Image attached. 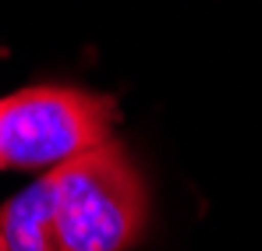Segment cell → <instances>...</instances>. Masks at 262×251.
I'll return each instance as SVG.
<instances>
[{
    "mask_svg": "<svg viewBox=\"0 0 262 251\" xmlns=\"http://www.w3.org/2000/svg\"><path fill=\"white\" fill-rule=\"evenodd\" d=\"M60 251H131L149 230V188L128 145L99 149L46 173Z\"/></svg>",
    "mask_w": 262,
    "mask_h": 251,
    "instance_id": "obj_1",
    "label": "cell"
},
{
    "mask_svg": "<svg viewBox=\"0 0 262 251\" xmlns=\"http://www.w3.org/2000/svg\"><path fill=\"white\" fill-rule=\"evenodd\" d=\"M117 103L82 85H25L0 96V170L50 173L114 138Z\"/></svg>",
    "mask_w": 262,
    "mask_h": 251,
    "instance_id": "obj_2",
    "label": "cell"
},
{
    "mask_svg": "<svg viewBox=\"0 0 262 251\" xmlns=\"http://www.w3.org/2000/svg\"><path fill=\"white\" fill-rule=\"evenodd\" d=\"M0 251H11V248H7V241H4V234H0Z\"/></svg>",
    "mask_w": 262,
    "mask_h": 251,
    "instance_id": "obj_4",
    "label": "cell"
},
{
    "mask_svg": "<svg viewBox=\"0 0 262 251\" xmlns=\"http://www.w3.org/2000/svg\"><path fill=\"white\" fill-rule=\"evenodd\" d=\"M0 234L11 251H60L50 212L46 173H39V180H32L0 206Z\"/></svg>",
    "mask_w": 262,
    "mask_h": 251,
    "instance_id": "obj_3",
    "label": "cell"
}]
</instances>
